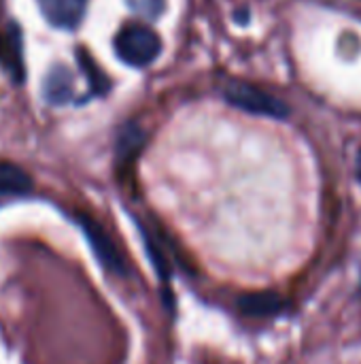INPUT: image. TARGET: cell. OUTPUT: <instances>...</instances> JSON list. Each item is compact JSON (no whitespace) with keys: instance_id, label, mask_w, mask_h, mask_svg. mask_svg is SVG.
I'll return each mask as SVG.
<instances>
[{"instance_id":"cell-1","label":"cell","mask_w":361,"mask_h":364,"mask_svg":"<svg viewBox=\"0 0 361 364\" xmlns=\"http://www.w3.org/2000/svg\"><path fill=\"white\" fill-rule=\"evenodd\" d=\"M115 51L119 60L130 66H149L162 51L160 36L143 23H126L115 36Z\"/></svg>"},{"instance_id":"cell-2","label":"cell","mask_w":361,"mask_h":364,"mask_svg":"<svg viewBox=\"0 0 361 364\" xmlns=\"http://www.w3.org/2000/svg\"><path fill=\"white\" fill-rule=\"evenodd\" d=\"M226 100L230 105H234L236 109H243L247 113H255V115H268V117H277L283 119L289 113V107L274 98L272 94L249 85V83H232L226 87Z\"/></svg>"},{"instance_id":"cell-3","label":"cell","mask_w":361,"mask_h":364,"mask_svg":"<svg viewBox=\"0 0 361 364\" xmlns=\"http://www.w3.org/2000/svg\"><path fill=\"white\" fill-rule=\"evenodd\" d=\"M77 224L81 226L83 235L87 237V241H89L94 254L98 256L100 264L115 275H126V262H123L119 250L115 247L113 239L106 235V230L96 220L87 218V215H77Z\"/></svg>"},{"instance_id":"cell-4","label":"cell","mask_w":361,"mask_h":364,"mask_svg":"<svg viewBox=\"0 0 361 364\" xmlns=\"http://www.w3.org/2000/svg\"><path fill=\"white\" fill-rule=\"evenodd\" d=\"M43 17L60 28V30H74L85 17L87 0H38Z\"/></svg>"},{"instance_id":"cell-5","label":"cell","mask_w":361,"mask_h":364,"mask_svg":"<svg viewBox=\"0 0 361 364\" xmlns=\"http://www.w3.org/2000/svg\"><path fill=\"white\" fill-rule=\"evenodd\" d=\"M45 100L49 105H66L74 98V77L64 64L51 66L43 85Z\"/></svg>"},{"instance_id":"cell-6","label":"cell","mask_w":361,"mask_h":364,"mask_svg":"<svg viewBox=\"0 0 361 364\" xmlns=\"http://www.w3.org/2000/svg\"><path fill=\"white\" fill-rule=\"evenodd\" d=\"M0 62L6 73L15 79H23V51H21V34L15 23H9L4 34L0 36Z\"/></svg>"},{"instance_id":"cell-7","label":"cell","mask_w":361,"mask_h":364,"mask_svg":"<svg viewBox=\"0 0 361 364\" xmlns=\"http://www.w3.org/2000/svg\"><path fill=\"white\" fill-rule=\"evenodd\" d=\"M34 188L32 177L13 162H0V198L6 196H26Z\"/></svg>"},{"instance_id":"cell-8","label":"cell","mask_w":361,"mask_h":364,"mask_svg":"<svg viewBox=\"0 0 361 364\" xmlns=\"http://www.w3.org/2000/svg\"><path fill=\"white\" fill-rule=\"evenodd\" d=\"M77 60H79L83 73L87 75V81H89L91 90H94L96 94H104V92L109 90V81H106V75H104V73L98 68V64L91 60V55H89L85 49H79V51H77Z\"/></svg>"},{"instance_id":"cell-9","label":"cell","mask_w":361,"mask_h":364,"mask_svg":"<svg viewBox=\"0 0 361 364\" xmlns=\"http://www.w3.org/2000/svg\"><path fill=\"white\" fill-rule=\"evenodd\" d=\"M143 141H145V134H143V130L136 124L123 126V130L119 132V141H117V154H119V158L126 160V158L134 156L140 149Z\"/></svg>"},{"instance_id":"cell-10","label":"cell","mask_w":361,"mask_h":364,"mask_svg":"<svg viewBox=\"0 0 361 364\" xmlns=\"http://www.w3.org/2000/svg\"><path fill=\"white\" fill-rule=\"evenodd\" d=\"M357 175H360V179H361V151H360V156H357Z\"/></svg>"}]
</instances>
